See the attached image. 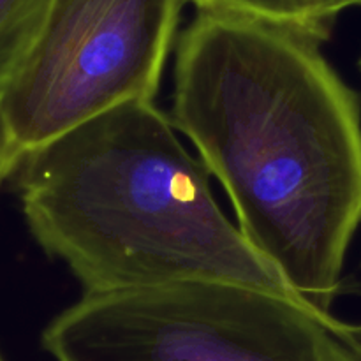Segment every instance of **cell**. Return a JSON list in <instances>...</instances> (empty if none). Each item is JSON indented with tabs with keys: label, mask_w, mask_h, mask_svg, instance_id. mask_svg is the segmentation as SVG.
Here are the masks:
<instances>
[{
	"label": "cell",
	"mask_w": 361,
	"mask_h": 361,
	"mask_svg": "<svg viewBox=\"0 0 361 361\" xmlns=\"http://www.w3.org/2000/svg\"><path fill=\"white\" fill-rule=\"evenodd\" d=\"M2 92L4 90H0V185L16 173L18 166L25 155L6 118Z\"/></svg>",
	"instance_id": "obj_7"
},
{
	"label": "cell",
	"mask_w": 361,
	"mask_h": 361,
	"mask_svg": "<svg viewBox=\"0 0 361 361\" xmlns=\"http://www.w3.org/2000/svg\"><path fill=\"white\" fill-rule=\"evenodd\" d=\"M41 342L55 361H361V326L219 282L83 295Z\"/></svg>",
	"instance_id": "obj_3"
},
{
	"label": "cell",
	"mask_w": 361,
	"mask_h": 361,
	"mask_svg": "<svg viewBox=\"0 0 361 361\" xmlns=\"http://www.w3.org/2000/svg\"><path fill=\"white\" fill-rule=\"evenodd\" d=\"M0 361H6V360H4V358H2V355H0Z\"/></svg>",
	"instance_id": "obj_9"
},
{
	"label": "cell",
	"mask_w": 361,
	"mask_h": 361,
	"mask_svg": "<svg viewBox=\"0 0 361 361\" xmlns=\"http://www.w3.org/2000/svg\"><path fill=\"white\" fill-rule=\"evenodd\" d=\"M353 4H355V6H360L361 7V0H353Z\"/></svg>",
	"instance_id": "obj_8"
},
{
	"label": "cell",
	"mask_w": 361,
	"mask_h": 361,
	"mask_svg": "<svg viewBox=\"0 0 361 361\" xmlns=\"http://www.w3.org/2000/svg\"><path fill=\"white\" fill-rule=\"evenodd\" d=\"M53 0H0V90L11 83L41 35Z\"/></svg>",
	"instance_id": "obj_6"
},
{
	"label": "cell",
	"mask_w": 361,
	"mask_h": 361,
	"mask_svg": "<svg viewBox=\"0 0 361 361\" xmlns=\"http://www.w3.org/2000/svg\"><path fill=\"white\" fill-rule=\"evenodd\" d=\"M200 11L233 14L288 27L324 41L338 14L355 7L353 0H187Z\"/></svg>",
	"instance_id": "obj_5"
},
{
	"label": "cell",
	"mask_w": 361,
	"mask_h": 361,
	"mask_svg": "<svg viewBox=\"0 0 361 361\" xmlns=\"http://www.w3.org/2000/svg\"><path fill=\"white\" fill-rule=\"evenodd\" d=\"M360 67H361V60H360Z\"/></svg>",
	"instance_id": "obj_10"
},
{
	"label": "cell",
	"mask_w": 361,
	"mask_h": 361,
	"mask_svg": "<svg viewBox=\"0 0 361 361\" xmlns=\"http://www.w3.org/2000/svg\"><path fill=\"white\" fill-rule=\"evenodd\" d=\"M321 42L200 11L176 46L171 122L224 187L247 242L330 314L361 226V102Z\"/></svg>",
	"instance_id": "obj_1"
},
{
	"label": "cell",
	"mask_w": 361,
	"mask_h": 361,
	"mask_svg": "<svg viewBox=\"0 0 361 361\" xmlns=\"http://www.w3.org/2000/svg\"><path fill=\"white\" fill-rule=\"evenodd\" d=\"M13 176L28 231L85 295L219 282L298 298L226 217L207 166L155 101L66 130Z\"/></svg>",
	"instance_id": "obj_2"
},
{
	"label": "cell",
	"mask_w": 361,
	"mask_h": 361,
	"mask_svg": "<svg viewBox=\"0 0 361 361\" xmlns=\"http://www.w3.org/2000/svg\"><path fill=\"white\" fill-rule=\"evenodd\" d=\"M187 0H53L4 111L21 150L130 101H155Z\"/></svg>",
	"instance_id": "obj_4"
}]
</instances>
